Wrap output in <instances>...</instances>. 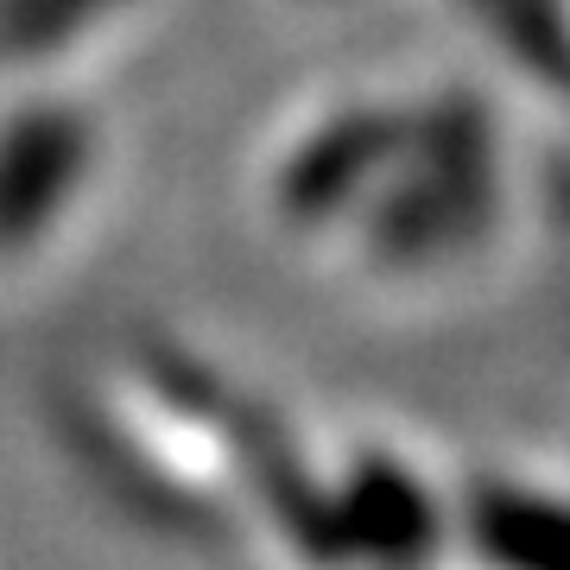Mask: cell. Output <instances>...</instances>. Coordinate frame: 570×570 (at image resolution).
<instances>
[{
    "label": "cell",
    "mask_w": 570,
    "mask_h": 570,
    "mask_svg": "<svg viewBox=\"0 0 570 570\" xmlns=\"http://www.w3.org/2000/svg\"><path fill=\"white\" fill-rule=\"evenodd\" d=\"M70 165H77V127L58 115H26L0 134V254L32 242V228L70 184Z\"/></svg>",
    "instance_id": "1"
}]
</instances>
